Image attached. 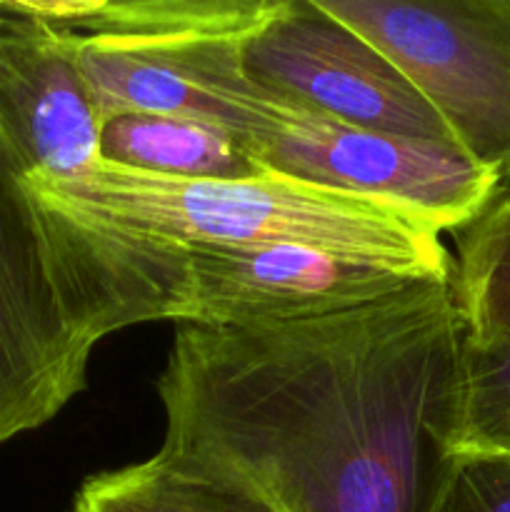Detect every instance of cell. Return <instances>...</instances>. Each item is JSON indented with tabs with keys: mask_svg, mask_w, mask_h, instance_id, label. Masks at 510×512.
Wrapping results in <instances>:
<instances>
[{
	"mask_svg": "<svg viewBox=\"0 0 510 512\" xmlns=\"http://www.w3.org/2000/svg\"><path fill=\"white\" fill-rule=\"evenodd\" d=\"M463 338L453 278L300 323L178 325L155 383L163 445L283 512H435Z\"/></svg>",
	"mask_w": 510,
	"mask_h": 512,
	"instance_id": "obj_1",
	"label": "cell"
},
{
	"mask_svg": "<svg viewBox=\"0 0 510 512\" xmlns=\"http://www.w3.org/2000/svg\"><path fill=\"white\" fill-rule=\"evenodd\" d=\"M23 185L60 218L138 260L148 280L155 263L185 250L263 243L305 245L398 265L433 280L453 278V255L443 235L415 215L275 173L183 180L100 160L65 183Z\"/></svg>",
	"mask_w": 510,
	"mask_h": 512,
	"instance_id": "obj_2",
	"label": "cell"
},
{
	"mask_svg": "<svg viewBox=\"0 0 510 512\" xmlns=\"http://www.w3.org/2000/svg\"><path fill=\"white\" fill-rule=\"evenodd\" d=\"M140 323L148 310L113 255L0 153V445L53 420L88 385L95 345Z\"/></svg>",
	"mask_w": 510,
	"mask_h": 512,
	"instance_id": "obj_3",
	"label": "cell"
},
{
	"mask_svg": "<svg viewBox=\"0 0 510 512\" xmlns=\"http://www.w3.org/2000/svg\"><path fill=\"white\" fill-rule=\"evenodd\" d=\"M205 93L218 123L238 135L268 173L380 200L440 235L478 218L503 185L455 143L350 128L263 90L238 60L220 65Z\"/></svg>",
	"mask_w": 510,
	"mask_h": 512,
	"instance_id": "obj_4",
	"label": "cell"
},
{
	"mask_svg": "<svg viewBox=\"0 0 510 512\" xmlns=\"http://www.w3.org/2000/svg\"><path fill=\"white\" fill-rule=\"evenodd\" d=\"M375 45L458 148L510 183V0H318Z\"/></svg>",
	"mask_w": 510,
	"mask_h": 512,
	"instance_id": "obj_5",
	"label": "cell"
},
{
	"mask_svg": "<svg viewBox=\"0 0 510 512\" xmlns=\"http://www.w3.org/2000/svg\"><path fill=\"white\" fill-rule=\"evenodd\" d=\"M160 320L203 328L283 325L378 303L420 280L378 260L293 243L193 248L150 268Z\"/></svg>",
	"mask_w": 510,
	"mask_h": 512,
	"instance_id": "obj_6",
	"label": "cell"
},
{
	"mask_svg": "<svg viewBox=\"0 0 510 512\" xmlns=\"http://www.w3.org/2000/svg\"><path fill=\"white\" fill-rule=\"evenodd\" d=\"M240 65L268 93L350 128L455 143L410 80L318 0H283L243 43Z\"/></svg>",
	"mask_w": 510,
	"mask_h": 512,
	"instance_id": "obj_7",
	"label": "cell"
},
{
	"mask_svg": "<svg viewBox=\"0 0 510 512\" xmlns=\"http://www.w3.org/2000/svg\"><path fill=\"white\" fill-rule=\"evenodd\" d=\"M100 120L70 35L0 0V153L23 183H65L100 163Z\"/></svg>",
	"mask_w": 510,
	"mask_h": 512,
	"instance_id": "obj_8",
	"label": "cell"
},
{
	"mask_svg": "<svg viewBox=\"0 0 510 512\" xmlns=\"http://www.w3.org/2000/svg\"><path fill=\"white\" fill-rule=\"evenodd\" d=\"M70 512H283L243 473L160 445L143 463L90 475Z\"/></svg>",
	"mask_w": 510,
	"mask_h": 512,
	"instance_id": "obj_9",
	"label": "cell"
},
{
	"mask_svg": "<svg viewBox=\"0 0 510 512\" xmlns=\"http://www.w3.org/2000/svg\"><path fill=\"white\" fill-rule=\"evenodd\" d=\"M100 160L183 180H248L268 173L230 130L170 113H128L105 120Z\"/></svg>",
	"mask_w": 510,
	"mask_h": 512,
	"instance_id": "obj_10",
	"label": "cell"
},
{
	"mask_svg": "<svg viewBox=\"0 0 510 512\" xmlns=\"http://www.w3.org/2000/svg\"><path fill=\"white\" fill-rule=\"evenodd\" d=\"M453 290L468 335H510V183L455 233Z\"/></svg>",
	"mask_w": 510,
	"mask_h": 512,
	"instance_id": "obj_11",
	"label": "cell"
},
{
	"mask_svg": "<svg viewBox=\"0 0 510 512\" xmlns=\"http://www.w3.org/2000/svg\"><path fill=\"white\" fill-rule=\"evenodd\" d=\"M450 450L510 460V335L473 338L465 330Z\"/></svg>",
	"mask_w": 510,
	"mask_h": 512,
	"instance_id": "obj_12",
	"label": "cell"
},
{
	"mask_svg": "<svg viewBox=\"0 0 510 512\" xmlns=\"http://www.w3.org/2000/svg\"><path fill=\"white\" fill-rule=\"evenodd\" d=\"M435 512H510V460L453 455Z\"/></svg>",
	"mask_w": 510,
	"mask_h": 512,
	"instance_id": "obj_13",
	"label": "cell"
}]
</instances>
